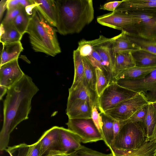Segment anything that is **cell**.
<instances>
[{
    "mask_svg": "<svg viewBox=\"0 0 156 156\" xmlns=\"http://www.w3.org/2000/svg\"><path fill=\"white\" fill-rule=\"evenodd\" d=\"M155 156H156V152H155Z\"/></svg>",
    "mask_w": 156,
    "mask_h": 156,
    "instance_id": "bcb514c9",
    "label": "cell"
},
{
    "mask_svg": "<svg viewBox=\"0 0 156 156\" xmlns=\"http://www.w3.org/2000/svg\"><path fill=\"white\" fill-rule=\"evenodd\" d=\"M59 127L54 126L45 131L39 139L41 156H46L51 151H62L59 137Z\"/></svg>",
    "mask_w": 156,
    "mask_h": 156,
    "instance_id": "9a60e30c",
    "label": "cell"
},
{
    "mask_svg": "<svg viewBox=\"0 0 156 156\" xmlns=\"http://www.w3.org/2000/svg\"><path fill=\"white\" fill-rule=\"evenodd\" d=\"M66 125L68 129L80 137L81 142L86 143L103 140L91 118L69 119Z\"/></svg>",
    "mask_w": 156,
    "mask_h": 156,
    "instance_id": "ba28073f",
    "label": "cell"
},
{
    "mask_svg": "<svg viewBox=\"0 0 156 156\" xmlns=\"http://www.w3.org/2000/svg\"><path fill=\"white\" fill-rule=\"evenodd\" d=\"M55 29L44 18L36 7L32 10L26 33L36 52L54 57L61 52Z\"/></svg>",
    "mask_w": 156,
    "mask_h": 156,
    "instance_id": "3957f363",
    "label": "cell"
},
{
    "mask_svg": "<svg viewBox=\"0 0 156 156\" xmlns=\"http://www.w3.org/2000/svg\"><path fill=\"white\" fill-rule=\"evenodd\" d=\"M45 20L52 26L56 27L57 15L55 0H32Z\"/></svg>",
    "mask_w": 156,
    "mask_h": 156,
    "instance_id": "ac0fdd59",
    "label": "cell"
},
{
    "mask_svg": "<svg viewBox=\"0 0 156 156\" xmlns=\"http://www.w3.org/2000/svg\"><path fill=\"white\" fill-rule=\"evenodd\" d=\"M18 59L0 66V85L9 89L25 75L20 67Z\"/></svg>",
    "mask_w": 156,
    "mask_h": 156,
    "instance_id": "7c38bea8",
    "label": "cell"
},
{
    "mask_svg": "<svg viewBox=\"0 0 156 156\" xmlns=\"http://www.w3.org/2000/svg\"><path fill=\"white\" fill-rule=\"evenodd\" d=\"M152 104H153V105L155 108V109L156 112V102L153 103ZM154 139L156 140V127L155 131V133H154Z\"/></svg>",
    "mask_w": 156,
    "mask_h": 156,
    "instance_id": "ee69618b",
    "label": "cell"
},
{
    "mask_svg": "<svg viewBox=\"0 0 156 156\" xmlns=\"http://www.w3.org/2000/svg\"><path fill=\"white\" fill-rule=\"evenodd\" d=\"M20 6H23L22 0H7V1L6 5L7 11Z\"/></svg>",
    "mask_w": 156,
    "mask_h": 156,
    "instance_id": "ab89813d",
    "label": "cell"
},
{
    "mask_svg": "<svg viewBox=\"0 0 156 156\" xmlns=\"http://www.w3.org/2000/svg\"><path fill=\"white\" fill-rule=\"evenodd\" d=\"M59 137L62 152L69 156L78 150L82 146L80 144V137L68 129L59 127Z\"/></svg>",
    "mask_w": 156,
    "mask_h": 156,
    "instance_id": "e0dca14e",
    "label": "cell"
},
{
    "mask_svg": "<svg viewBox=\"0 0 156 156\" xmlns=\"http://www.w3.org/2000/svg\"><path fill=\"white\" fill-rule=\"evenodd\" d=\"M148 103L143 95L138 93L135 97L120 102L105 113L115 120L124 121L129 119L140 108Z\"/></svg>",
    "mask_w": 156,
    "mask_h": 156,
    "instance_id": "30bf717a",
    "label": "cell"
},
{
    "mask_svg": "<svg viewBox=\"0 0 156 156\" xmlns=\"http://www.w3.org/2000/svg\"><path fill=\"white\" fill-rule=\"evenodd\" d=\"M7 0H1L0 2V20L1 21L5 9H6Z\"/></svg>",
    "mask_w": 156,
    "mask_h": 156,
    "instance_id": "60d3db41",
    "label": "cell"
},
{
    "mask_svg": "<svg viewBox=\"0 0 156 156\" xmlns=\"http://www.w3.org/2000/svg\"><path fill=\"white\" fill-rule=\"evenodd\" d=\"M82 58L84 68V77L91 88L96 91V75L95 68L86 58Z\"/></svg>",
    "mask_w": 156,
    "mask_h": 156,
    "instance_id": "4dcf8cb0",
    "label": "cell"
},
{
    "mask_svg": "<svg viewBox=\"0 0 156 156\" xmlns=\"http://www.w3.org/2000/svg\"><path fill=\"white\" fill-rule=\"evenodd\" d=\"M145 129L147 141L152 140L156 127V112L152 103H149L144 122Z\"/></svg>",
    "mask_w": 156,
    "mask_h": 156,
    "instance_id": "83f0119b",
    "label": "cell"
},
{
    "mask_svg": "<svg viewBox=\"0 0 156 156\" xmlns=\"http://www.w3.org/2000/svg\"><path fill=\"white\" fill-rule=\"evenodd\" d=\"M122 1V0L109 2L101 6L100 9L113 12L115 11L116 8L121 3Z\"/></svg>",
    "mask_w": 156,
    "mask_h": 156,
    "instance_id": "74e56055",
    "label": "cell"
},
{
    "mask_svg": "<svg viewBox=\"0 0 156 156\" xmlns=\"http://www.w3.org/2000/svg\"><path fill=\"white\" fill-rule=\"evenodd\" d=\"M69 156H113L112 153L105 154L94 150L82 145L81 147Z\"/></svg>",
    "mask_w": 156,
    "mask_h": 156,
    "instance_id": "836d02e7",
    "label": "cell"
},
{
    "mask_svg": "<svg viewBox=\"0 0 156 156\" xmlns=\"http://www.w3.org/2000/svg\"><path fill=\"white\" fill-rule=\"evenodd\" d=\"M31 15L29 14L24 8L13 21L15 27L23 35L26 33L30 19Z\"/></svg>",
    "mask_w": 156,
    "mask_h": 156,
    "instance_id": "f546056e",
    "label": "cell"
},
{
    "mask_svg": "<svg viewBox=\"0 0 156 156\" xmlns=\"http://www.w3.org/2000/svg\"><path fill=\"white\" fill-rule=\"evenodd\" d=\"M63 152L56 150L50 151L46 156H68Z\"/></svg>",
    "mask_w": 156,
    "mask_h": 156,
    "instance_id": "b9f144b4",
    "label": "cell"
},
{
    "mask_svg": "<svg viewBox=\"0 0 156 156\" xmlns=\"http://www.w3.org/2000/svg\"><path fill=\"white\" fill-rule=\"evenodd\" d=\"M138 94L121 87L113 81L110 83L99 97V110L100 112H105L115 107L120 102L130 99Z\"/></svg>",
    "mask_w": 156,
    "mask_h": 156,
    "instance_id": "52a82bcc",
    "label": "cell"
},
{
    "mask_svg": "<svg viewBox=\"0 0 156 156\" xmlns=\"http://www.w3.org/2000/svg\"><path fill=\"white\" fill-rule=\"evenodd\" d=\"M8 88L2 86L0 85V99L1 100L4 95L7 93Z\"/></svg>",
    "mask_w": 156,
    "mask_h": 156,
    "instance_id": "7bdbcfd3",
    "label": "cell"
},
{
    "mask_svg": "<svg viewBox=\"0 0 156 156\" xmlns=\"http://www.w3.org/2000/svg\"><path fill=\"white\" fill-rule=\"evenodd\" d=\"M140 49V48L130 38L128 33L125 31H122L121 33L117 35L114 41L113 51L115 55L118 52L133 53Z\"/></svg>",
    "mask_w": 156,
    "mask_h": 156,
    "instance_id": "44dd1931",
    "label": "cell"
},
{
    "mask_svg": "<svg viewBox=\"0 0 156 156\" xmlns=\"http://www.w3.org/2000/svg\"><path fill=\"white\" fill-rule=\"evenodd\" d=\"M127 13L134 15L137 18L138 21L126 32L133 36L146 39L156 40V14L143 13Z\"/></svg>",
    "mask_w": 156,
    "mask_h": 156,
    "instance_id": "9c48e42d",
    "label": "cell"
},
{
    "mask_svg": "<svg viewBox=\"0 0 156 156\" xmlns=\"http://www.w3.org/2000/svg\"><path fill=\"white\" fill-rule=\"evenodd\" d=\"M126 122V120L120 121L114 119L113 128L114 138L118 133L121 127Z\"/></svg>",
    "mask_w": 156,
    "mask_h": 156,
    "instance_id": "f35d334b",
    "label": "cell"
},
{
    "mask_svg": "<svg viewBox=\"0 0 156 156\" xmlns=\"http://www.w3.org/2000/svg\"><path fill=\"white\" fill-rule=\"evenodd\" d=\"M69 94L67 101L76 99L86 101L92 107L98 105L99 97L96 91L93 90L85 77L74 88L69 89Z\"/></svg>",
    "mask_w": 156,
    "mask_h": 156,
    "instance_id": "5bb4252c",
    "label": "cell"
},
{
    "mask_svg": "<svg viewBox=\"0 0 156 156\" xmlns=\"http://www.w3.org/2000/svg\"><path fill=\"white\" fill-rule=\"evenodd\" d=\"M66 111L69 119L91 118L92 106L86 101H67Z\"/></svg>",
    "mask_w": 156,
    "mask_h": 156,
    "instance_id": "2e32d148",
    "label": "cell"
},
{
    "mask_svg": "<svg viewBox=\"0 0 156 156\" xmlns=\"http://www.w3.org/2000/svg\"><path fill=\"white\" fill-rule=\"evenodd\" d=\"M97 22L101 25L126 31L138 21V18L130 13L114 11L98 16Z\"/></svg>",
    "mask_w": 156,
    "mask_h": 156,
    "instance_id": "8fae6325",
    "label": "cell"
},
{
    "mask_svg": "<svg viewBox=\"0 0 156 156\" xmlns=\"http://www.w3.org/2000/svg\"><path fill=\"white\" fill-rule=\"evenodd\" d=\"M116 37L117 36L108 38L100 35L97 39L84 41L81 48L82 56L86 58L95 68L102 70L110 83L114 81L115 55L113 44Z\"/></svg>",
    "mask_w": 156,
    "mask_h": 156,
    "instance_id": "277c9868",
    "label": "cell"
},
{
    "mask_svg": "<svg viewBox=\"0 0 156 156\" xmlns=\"http://www.w3.org/2000/svg\"><path fill=\"white\" fill-rule=\"evenodd\" d=\"M5 151L13 156H41L40 146L38 140L31 145L23 143L9 147Z\"/></svg>",
    "mask_w": 156,
    "mask_h": 156,
    "instance_id": "ffe728a7",
    "label": "cell"
},
{
    "mask_svg": "<svg viewBox=\"0 0 156 156\" xmlns=\"http://www.w3.org/2000/svg\"><path fill=\"white\" fill-rule=\"evenodd\" d=\"M102 122V127L103 140L111 149L114 140L113 132L114 119L105 112H100Z\"/></svg>",
    "mask_w": 156,
    "mask_h": 156,
    "instance_id": "484cf974",
    "label": "cell"
},
{
    "mask_svg": "<svg viewBox=\"0 0 156 156\" xmlns=\"http://www.w3.org/2000/svg\"><path fill=\"white\" fill-rule=\"evenodd\" d=\"M126 120V123L114 138L111 148L134 150L139 148L147 142L144 123Z\"/></svg>",
    "mask_w": 156,
    "mask_h": 156,
    "instance_id": "5b68a950",
    "label": "cell"
},
{
    "mask_svg": "<svg viewBox=\"0 0 156 156\" xmlns=\"http://www.w3.org/2000/svg\"><path fill=\"white\" fill-rule=\"evenodd\" d=\"M99 110L98 105H94L92 107L91 119L102 136V122L101 116L98 112Z\"/></svg>",
    "mask_w": 156,
    "mask_h": 156,
    "instance_id": "d590c367",
    "label": "cell"
},
{
    "mask_svg": "<svg viewBox=\"0 0 156 156\" xmlns=\"http://www.w3.org/2000/svg\"><path fill=\"white\" fill-rule=\"evenodd\" d=\"M156 69V66L147 67L135 66L120 71L115 77L114 81L120 79H140Z\"/></svg>",
    "mask_w": 156,
    "mask_h": 156,
    "instance_id": "cb8c5ba5",
    "label": "cell"
},
{
    "mask_svg": "<svg viewBox=\"0 0 156 156\" xmlns=\"http://www.w3.org/2000/svg\"><path fill=\"white\" fill-rule=\"evenodd\" d=\"M148 104L144 105L139 108L127 120L132 122H140L144 124Z\"/></svg>",
    "mask_w": 156,
    "mask_h": 156,
    "instance_id": "e575fe53",
    "label": "cell"
},
{
    "mask_svg": "<svg viewBox=\"0 0 156 156\" xmlns=\"http://www.w3.org/2000/svg\"><path fill=\"white\" fill-rule=\"evenodd\" d=\"M73 58L74 74L73 83L70 89H73L76 87L84 76V68L82 58L77 49L73 51Z\"/></svg>",
    "mask_w": 156,
    "mask_h": 156,
    "instance_id": "f1b7e54d",
    "label": "cell"
},
{
    "mask_svg": "<svg viewBox=\"0 0 156 156\" xmlns=\"http://www.w3.org/2000/svg\"><path fill=\"white\" fill-rule=\"evenodd\" d=\"M128 34L132 41L141 49L156 55V40L146 39L130 35L128 33Z\"/></svg>",
    "mask_w": 156,
    "mask_h": 156,
    "instance_id": "1f68e13d",
    "label": "cell"
},
{
    "mask_svg": "<svg viewBox=\"0 0 156 156\" xmlns=\"http://www.w3.org/2000/svg\"><path fill=\"white\" fill-rule=\"evenodd\" d=\"M114 81L121 87L141 94L148 103L156 102V69L140 79H120Z\"/></svg>",
    "mask_w": 156,
    "mask_h": 156,
    "instance_id": "8992f818",
    "label": "cell"
},
{
    "mask_svg": "<svg viewBox=\"0 0 156 156\" xmlns=\"http://www.w3.org/2000/svg\"><path fill=\"white\" fill-rule=\"evenodd\" d=\"M0 66L12 61L18 59L23 48L20 41L2 44Z\"/></svg>",
    "mask_w": 156,
    "mask_h": 156,
    "instance_id": "603a6c76",
    "label": "cell"
},
{
    "mask_svg": "<svg viewBox=\"0 0 156 156\" xmlns=\"http://www.w3.org/2000/svg\"><path fill=\"white\" fill-rule=\"evenodd\" d=\"M24 8L22 6H20L7 10L6 15L1 23L4 24L13 22L14 19Z\"/></svg>",
    "mask_w": 156,
    "mask_h": 156,
    "instance_id": "8d00e7d4",
    "label": "cell"
},
{
    "mask_svg": "<svg viewBox=\"0 0 156 156\" xmlns=\"http://www.w3.org/2000/svg\"><path fill=\"white\" fill-rule=\"evenodd\" d=\"M9 154L10 156H13L11 154H10V153H9Z\"/></svg>",
    "mask_w": 156,
    "mask_h": 156,
    "instance_id": "f6af8a7d",
    "label": "cell"
},
{
    "mask_svg": "<svg viewBox=\"0 0 156 156\" xmlns=\"http://www.w3.org/2000/svg\"><path fill=\"white\" fill-rule=\"evenodd\" d=\"M96 75V91L99 97L110 84V81L104 72L98 68L95 69Z\"/></svg>",
    "mask_w": 156,
    "mask_h": 156,
    "instance_id": "d6a6232c",
    "label": "cell"
},
{
    "mask_svg": "<svg viewBox=\"0 0 156 156\" xmlns=\"http://www.w3.org/2000/svg\"><path fill=\"white\" fill-rule=\"evenodd\" d=\"M32 78L25 75L8 89L4 102L3 122L0 132V150L8 147L11 133L23 121L28 118L33 97L39 90Z\"/></svg>",
    "mask_w": 156,
    "mask_h": 156,
    "instance_id": "6da1fadb",
    "label": "cell"
},
{
    "mask_svg": "<svg viewBox=\"0 0 156 156\" xmlns=\"http://www.w3.org/2000/svg\"><path fill=\"white\" fill-rule=\"evenodd\" d=\"M136 66L135 61L130 52H120L115 54L113 72L114 81L115 77L120 71Z\"/></svg>",
    "mask_w": 156,
    "mask_h": 156,
    "instance_id": "7402d4cb",
    "label": "cell"
},
{
    "mask_svg": "<svg viewBox=\"0 0 156 156\" xmlns=\"http://www.w3.org/2000/svg\"><path fill=\"white\" fill-rule=\"evenodd\" d=\"M115 11L125 13H143L156 15V0H123Z\"/></svg>",
    "mask_w": 156,
    "mask_h": 156,
    "instance_id": "4fadbf2b",
    "label": "cell"
},
{
    "mask_svg": "<svg viewBox=\"0 0 156 156\" xmlns=\"http://www.w3.org/2000/svg\"><path fill=\"white\" fill-rule=\"evenodd\" d=\"M57 15V31L65 35L80 33L94 18L92 0H55Z\"/></svg>",
    "mask_w": 156,
    "mask_h": 156,
    "instance_id": "7a4b0ae2",
    "label": "cell"
},
{
    "mask_svg": "<svg viewBox=\"0 0 156 156\" xmlns=\"http://www.w3.org/2000/svg\"><path fill=\"white\" fill-rule=\"evenodd\" d=\"M0 41L2 44L20 41L23 35L18 30L13 22L1 23Z\"/></svg>",
    "mask_w": 156,
    "mask_h": 156,
    "instance_id": "d4e9b609",
    "label": "cell"
},
{
    "mask_svg": "<svg viewBox=\"0 0 156 156\" xmlns=\"http://www.w3.org/2000/svg\"><path fill=\"white\" fill-rule=\"evenodd\" d=\"M113 156H155L156 140L146 142L139 149L122 150L113 148L110 149Z\"/></svg>",
    "mask_w": 156,
    "mask_h": 156,
    "instance_id": "d6986e66",
    "label": "cell"
},
{
    "mask_svg": "<svg viewBox=\"0 0 156 156\" xmlns=\"http://www.w3.org/2000/svg\"><path fill=\"white\" fill-rule=\"evenodd\" d=\"M136 66L150 67L156 66V55L143 49L132 53Z\"/></svg>",
    "mask_w": 156,
    "mask_h": 156,
    "instance_id": "4316f807",
    "label": "cell"
}]
</instances>
